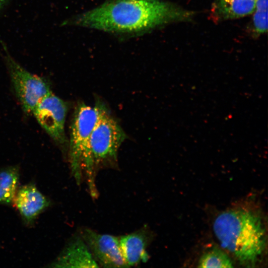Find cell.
Masks as SVG:
<instances>
[{"label": "cell", "instance_id": "6da1fadb", "mask_svg": "<svg viewBox=\"0 0 268 268\" xmlns=\"http://www.w3.org/2000/svg\"><path fill=\"white\" fill-rule=\"evenodd\" d=\"M192 12L160 0H111L77 16L78 25L112 32H134L189 20Z\"/></svg>", "mask_w": 268, "mask_h": 268}, {"label": "cell", "instance_id": "7a4b0ae2", "mask_svg": "<svg viewBox=\"0 0 268 268\" xmlns=\"http://www.w3.org/2000/svg\"><path fill=\"white\" fill-rule=\"evenodd\" d=\"M213 231L221 246L246 267H255L266 247V229L261 215L248 208L220 213Z\"/></svg>", "mask_w": 268, "mask_h": 268}, {"label": "cell", "instance_id": "3957f363", "mask_svg": "<svg viewBox=\"0 0 268 268\" xmlns=\"http://www.w3.org/2000/svg\"><path fill=\"white\" fill-rule=\"evenodd\" d=\"M127 135L106 107L94 127L84 150L81 164L82 181L91 196L97 197L96 178L99 170L117 167L118 150Z\"/></svg>", "mask_w": 268, "mask_h": 268}, {"label": "cell", "instance_id": "277c9868", "mask_svg": "<svg viewBox=\"0 0 268 268\" xmlns=\"http://www.w3.org/2000/svg\"><path fill=\"white\" fill-rule=\"evenodd\" d=\"M105 105L97 101L94 107L78 104L72 121L68 148V162L71 173L78 184L82 182L81 164L83 153L91 132Z\"/></svg>", "mask_w": 268, "mask_h": 268}, {"label": "cell", "instance_id": "5b68a950", "mask_svg": "<svg viewBox=\"0 0 268 268\" xmlns=\"http://www.w3.org/2000/svg\"><path fill=\"white\" fill-rule=\"evenodd\" d=\"M5 61L16 95L26 114H31L38 103L51 92L48 83L33 74L7 54Z\"/></svg>", "mask_w": 268, "mask_h": 268}, {"label": "cell", "instance_id": "8992f818", "mask_svg": "<svg viewBox=\"0 0 268 268\" xmlns=\"http://www.w3.org/2000/svg\"><path fill=\"white\" fill-rule=\"evenodd\" d=\"M67 111L66 103L51 92L38 103L32 113L42 128L62 147L67 143L65 131Z\"/></svg>", "mask_w": 268, "mask_h": 268}, {"label": "cell", "instance_id": "52a82bcc", "mask_svg": "<svg viewBox=\"0 0 268 268\" xmlns=\"http://www.w3.org/2000/svg\"><path fill=\"white\" fill-rule=\"evenodd\" d=\"M80 235L98 265L104 268L128 267L121 252L119 237L100 234L87 228L81 229Z\"/></svg>", "mask_w": 268, "mask_h": 268}, {"label": "cell", "instance_id": "ba28073f", "mask_svg": "<svg viewBox=\"0 0 268 268\" xmlns=\"http://www.w3.org/2000/svg\"><path fill=\"white\" fill-rule=\"evenodd\" d=\"M50 204V201L31 183L18 188L12 204L23 222L28 226L33 224L40 214Z\"/></svg>", "mask_w": 268, "mask_h": 268}, {"label": "cell", "instance_id": "9c48e42d", "mask_svg": "<svg viewBox=\"0 0 268 268\" xmlns=\"http://www.w3.org/2000/svg\"><path fill=\"white\" fill-rule=\"evenodd\" d=\"M151 234L145 226L119 237L121 252L128 267L146 262L149 259L146 251Z\"/></svg>", "mask_w": 268, "mask_h": 268}, {"label": "cell", "instance_id": "30bf717a", "mask_svg": "<svg viewBox=\"0 0 268 268\" xmlns=\"http://www.w3.org/2000/svg\"><path fill=\"white\" fill-rule=\"evenodd\" d=\"M51 264L53 267H99L80 235L74 236Z\"/></svg>", "mask_w": 268, "mask_h": 268}, {"label": "cell", "instance_id": "8fae6325", "mask_svg": "<svg viewBox=\"0 0 268 268\" xmlns=\"http://www.w3.org/2000/svg\"><path fill=\"white\" fill-rule=\"evenodd\" d=\"M256 0H214L213 10L221 19H233L253 13Z\"/></svg>", "mask_w": 268, "mask_h": 268}, {"label": "cell", "instance_id": "7c38bea8", "mask_svg": "<svg viewBox=\"0 0 268 268\" xmlns=\"http://www.w3.org/2000/svg\"><path fill=\"white\" fill-rule=\"evenodd\" d=\"M19 176L17 166H8L0 170V204L12 205L18 188Z\"/></svg>", "mask_w": 268, "mask_h": 268}, {"label": "cell", "instance_id": "4fadbf2b", "mask_svg": "<svg viewBox=\"0 0 268 268\" xmlns=\"http://www.w3.org/2000/svg\"><path fill=\"white\" fill-rule=\"evenodd\" d=\"M233 264L227 254L219 248L214 247L201 257L198 267L232 268Z\"/></svg>", "mask_w": 268, "mask_h": 268}, {"label": "cell", "instance_id": "5bb4252c", "mask_svg": "<svg viewBox=\"0 0 268 268\" xmlns=\"http://www.w3.org/2000/svg\"><path fill=\"white\" fill-rule=\"evenodd\" d=\"M253 30L255 34L260 35L268 30V0H256L253 12Z\"/></svg>", "mask_w": 268, "mask_h": 268}, {"label": "cell", "instance_id": "9a60e30c", "mask_svg": "<svg viewBox=\"0 0 268 268\" xmlns=\"http://www.w3.org/2000/svg\"><path fill=\"white\" fill-rule=\"evenodd\" d=\"M6 0H0V6H1L5 2Z\"/></svg>", "mask_w": 268, "mask_h": 268}]
</instances>
